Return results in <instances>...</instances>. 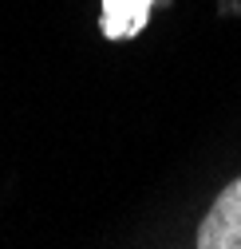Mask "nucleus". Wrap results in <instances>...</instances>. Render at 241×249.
Listing matches in <instances>:
<instances>
[{
    "label": "nucleus",
    "instance_id": "obj_1",
    "mask_svg": "<svg viewBox=\"0 0 241 249\" xmlns=\"http://www.w3.org/2000/svg\"><path fill=\"white\" fill-rule=\"evenodd\" d=\"M198 249H241V178H233L214 198L198 226Z\"/></svg>",
    "mask_w": 241,
    "mask_h": 249
},
{
    "label": "nucleus",
    "instance_id": "obj_2",
    "mask_svg": "<svg viewBox=\"0 0 241 249\" xmlns=\"http://www.w3.org/2000/svg\"><path fill=\"white\" fill-rule=\"evenodd\" d=\"M146 12L150 0H103V32L115 40H127L146 24Z\"/></svg>",
    "mask_w": 241,
    "mask_h": 249
}]
</instances>
